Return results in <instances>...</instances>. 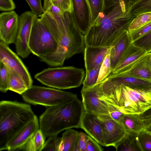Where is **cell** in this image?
Returning <instances> with one entry per match:
<instances>
[{
	"instance_id": "cell-13",
	"label": "cell",
	"mask_w": 151,
	"mask_h": 151,
	"mask_svg": "<svg viewBox=\"0 0 151 151\" xmlns=\"http://www.w3.org/2000/svg\"><path fill=\"white\" fill-rule=\"evenodd\" d=\"M19 17L14 11L0 14V39L8 45L15 43L19 25Z\"/></svg>"
},
{
	"instance_id": "cell-19",
	"label": "cell",
	"mask_w": 151,
	"mask_h": 151,
	"mask_svg": "<svg viewBox=\"0 0 151 151\" xmlns=\"http://www.w3.org/2000/svg\"><path fill=\"white\" fill-rule=\"evenodd\" d=\"M110 47L85 46L84 60L86 71L92 70L101 64L110 53Z\"/></svg>"
},
{
	"instance_id": "cell-24",
	"label": "cell",
	"mask_w": 151,
	"mask_h": 151,
	"mask_svg": "<svg viewBox=\"0 0 151 151\" xmlns=\"http://www.w3.org/2000/svg\"><path fill=\"white\" fill-rule=\"evenodd\" d=\"M45 139L42 132L39 129L31 137L21 150L41 151L45 143Z\"/></svg>"
},
{
	"instance_id": "cell-42",
	"label": "cell",
	"mask_w": 151,
	"mask_h": 151,
	"mask_svg": "<svg viewBox=\"0 0 151 151\" xmlns=\"http://www.w3.org/2000/svg\"><path fill=\"white\" fill-rule=\"evenodd\" d=\"M53 3L60 8L64 12H72V7L71 0H52Z\"/></svg>"
},
{
	"instance_id": "cell-43",
	"label": "cell",
	"mask_w": 151,
	"mask_h": 151,
	"mask_svg": "<svg viewBox=\"0 0 151 151\" xmlns=\"http://www.w3.org/2000/svg\"><path fill=\"white\" fill-rule=\"evenodd\" d=\"M99 143L92 137L88 135L86 151H102L104 150Z\"/></svg>"
},
{
	"instance_id": "cell-22",
	"label": "cell",
	"mask_w": 151,
	"mask_h": 151,
	"mask_svg": "<svg viewBox=\"0 0 151 151\" xmlns=\"http://www.w3.org/2000/svg\"><path fill=\"white\" fill-rule=\"evenodd\" d=\"M139 133L127 132L115 148L117 151H143L140 144Z\"/></svg>"
},
{
	"instance_id": "cell-12",
	"label": "cell",
	"mask_w": 151,
	"mask_h": 151,
	"mask_svg": "<svg viewBox=\"0 0 151 151\" xmlns=\"http://www.w3.org/2000/svg\"><path fill=\"white\" fill-rule=\"evenodd\" d=\"M102 82L86 90H81L82 103L85 111L97 115L109 114L106 103L99 98Z\"/></svg>"
},
{
	"instance_id": "cell-47",
	"label": "cell",
	"mask_w": 151,
	"mask_h": 151,
	"mask_svg": "<svg viewBox=\"0 0 151 151\" xmlns=\"http://www.w3.org/2000/svg\"></svg>"
},
{
	"instance_id": "cell-16",
	"label": "cell",
	"mask_w": 151,
	"mask_h": 151,
	"mask_svg": "<svg viewBox=\"0 0 151 151\" xmlns=\"http://www.w3.org/2000/svg\"><path fill=\"white\" fill-rule=\"evenodd\" d=\"M72 14L75 24L83 35L91 24L90 9L87 0H71Z\"/></svg>"
},
{
	"instance_id": "cell-28",
	"label": "cell",
	"mask_w": 151,
	"mask_h": 151,
	"mask_svg": "<svg viewBox=\"0 0 151 151\" xmlns=\"http://www.w3.org/2000/svg\"><path fill=\"white\" fill-rule=\"evenodd\" d=\"M101 64L92 70L86 71V76L83 81L81 90L87 89L96 84Z\"/></svg>"
},
{
	"instance_id": "cell-23",
	"label": "cell",
	"mask_w": 151,
	"mask_h": 151,
	"mask_svg": "<svg viewBox=\"0 0 151 151\" xmlns=\"http://www.w3.org/2000/svg\"><path fill=\"white\" fill-rule=\"evenodd\" d=\"M79 134L78 131L71 128L65 130L61 137L59 151H72Z\"/></svg>"
},
{
	"instance_id": "cell-21",
	"label": "cell",
	"mask_w": 151,
	"mask_h": 151,
	"mask_svg": "<svg viewBox=\"0 0 151 151\" xmlns=\"http://www.w3.org/2000/svg\"><path fill=\"white\" fill-rule=\"evenodd\" d=\"M151 52L147 53L130 68L122 73L137 78L151 81Z\"/></svg>"
},
{
	"instance_id": "cell-9",
	"label": "cell",
	"mask_w": 151,
	"mask_h": 151,
	"mask_svg": "<svg viewBox=\"0 0 151 151\" xmlns=\"http://www.w3.org/2000/svg\"><path fill=\"white\" fill-rule=\"evenodd\" d=\"M31 11L24 12L19 18L18 28L15 44L17 54L22 58L31 53L28 44L35 16Z\"/></svg>"
},
{
	"instance_id": "cell-40",
	"label": "cell",
	"mask_w": 151,
	"mask_h": 151,
	"mask_svg": "<svg viewBox=\"0 0 151 151\" xmlns=\"http://www.w3.org/2000/svg\"><path fill=\"white\" fill-rule=\"evenodd\" d=\"M104 102L107 106L109 115L113 119L122 124V119L125 114L119 111L112 105L107 102Z\"/></svg>"
},
{
	"instance_id": "cell-33",
	"label": "cell",
	"mask_w": 151,
	"mask_h": 151,
	"mask_svg": "<svg viewBox=\"0 0 151 151\" xmlns=\"http://www.w3.org/2000/svg\"><path fill=\"white\" fill-rule=\"evenodd\" d=\"M52 135L49 136L45 142L42 151H59L61 137Z\"/></svg>"
},
{
	"instance_id": "cell-35",
	"label": "cell",
	"mask_w": 151,
	"mask_h": 151,
	"mask_svg": "<svg viewBox=\"0 0 151 151\" xmlns=\"http://www.w3.org/2000/svg\"><path fill=\"white\" fill-rule=\"evenodd\" d=\"M132 43L136 46L145 50L147 53L151 52V30Z\"/></svg>"
},
{
	"instance_id": "cell-30",
	"label": "cell",
	"mask_w": 151,
	"mask_h": 151,
	"mask_svg": "<svg viewBox=\"0 0 151 151\" xmlns=\"http://www.w3.org/2000/svg\"><path fill=\"white\" fill-rule=\"evenodd\" d=\"M87 0L90 9L92 24L97 20L102 12L104 7V0Z\"/></svg>"
},
{
	"instance_id": "cell-4",
	"label": "cell",
	"mask_w": 151,
	"mask_h": 151,
	"mask_svg": "<svg viewBox=\"0 0 151 151\" xmlns=\"http://www.w3.org/2000/svg\"><path fill=\"white\" fill-rule=\"evenodd\" d=\"M99 98L126 114H140L151 108V87L123 84L100 91Z\"/></svg>"
},
{
	"instance_id": "cell-2",
	"label": "cell",
	"mask_w": 151,
	"mask_h": 151,
	"mask_svg": "<svg viewBox=\"0 0 151 151\" xmlns=\"http://www.w3.org/2000/svg\"><path fill=\"white\" fill-rule=\"evenodd\" d=\"M47 27L58 44L55 51L40 60L52 67L62 66L65 61L84 50V37L77 27L72 12H65L61 16L47 12L39 16Z\"/></svg>"
},
{
	"instance_id": "cell-10",
	"label": "cell",
	"mask_w": 151,
	"mask_h": 151,
	"mask_svg": "<svg viewBox=\"0 0 151 151\" xmlns=\"http://www.w3.org/2000/svg\"><path fill=\"white\" fill-rule=\"evenodd\" d=\"M0 62L17 73L23 79L28 88L33 85V81L30 74L22 60L10 49L8 45L1 40Z\"/></svg>"
},
{
	"instance_id": "cell-18",
	"label": "cell",
	"mask_w": 151,
	"mask_h": 151,
	"mask_svg": "<svg viewBox=\"0 0 151 151\" xmlns=\"http://www.w3.org/2000/svg\"><path fill=\"white\" fill-rule=\"evenodd\" d=\"M132 43L128 30H126L111 46L109 54L111 72L120 61Z\"/></svg>"
},
{
	"instance_id": "cell-5",
	"label": "cell",
	"mask_w": 151,
	"mask_h": 151,
	"mask_svg": "<svg viewBox=\"0 0 151 151\" xmlns=\"http://www.w3.org/2000/svg\"><path fill=\"white\" fill-rule=\"evenodd\" d=\"M35 115L29 104L17 101H0V151L6 150L9 141Z\"/></svg>"
},
{
	"instance_id": "cell-37",
	"label": "cell",
	"mask_w": 151,
	"mask_h": 151,
	"mask_svg": "<svg viewBox=\"0 0 151 151\" xmlns=\"http://www.w3.org/2000/svg\"><path fill=\"white\" fill-rule=\"evenodd\" d=\"M138 138L143 151H151V134L142 131L139 133Z\"/></svg>"
},
{
	"instance_id": "cell-27",
	"label": "cell",
	"mask_w": 151,
	"mask_h": 151,
	"mask_svg": "<svg viewBox=\"0 0 151 151\" xmlns=\"http://www.w3.org/2000/svg\"><path fill=\"white\" fill-rule=\"evenodd\" d=\"M151 22V12L141 13L132 21L128 27V31L134 30Z\"/></svg>"
},
{
	"instance_id": "cell-14",
	"label": "cell",
	"mask_w": 151,
	"mask_h": 151,
	"mask_svg": "<svg viewBox=\"0 0 151 151\" xmlns=\"http://www.w3.org/2000/svg\"><path fill=\"white\" fill-rule=\"evenodd\" d=\"M39 129V121L35 115L9 141L6 145V150L9 151L21 150L31 137Z\"/></svg>"
},
{
	"instance_id": "cell-26",
	"label": "cell",
	"mask_w": 151,
	"mask_h": 151,
	"mask_svg": "<svg viewBox=\"0 0 151 151\" xmlns=\"http://www.w3.org/2000/svg\"><path fill=\"white\" fill-rule=\"evenodd\" d=\"M122 124L127 132L139 133L142 131L140 121L133 114H125Z\"/></svg>"
},
{
	"instance_id": "cell-3",
	"label": "cell",
	"mask_w": 151,
	"mask_h": 151,
	"mask_svg": "<svg viewBox=\"0 0 151 151\" xmlns=\"http://www.w3.org/2000/svg\"><path fill=\"white\" fill-rule=\"evenodd\" d=\"M84 111L82 102L77 96L67 102L47 107L40 116V129L46 139L58 136L68 129L80 128Z\"/></svg>"
},
{
	"instance_id": "cell-46",
	"label": "cell",
	"mask_w": 151,
	"mask_h": 151,
	"mask_svg": "<svg viewBox=\"0 0 151 151\" xmlns=\"http://www.w3.org/2000/svg\"><path fill=\"white\" fill-rule=\"evenodd\" d=\"M127 0V1H129L132 4L133 3H134V2L136 1H137L138 0Z\"/></svg>"
},
{
	"instance_id": "cell-20",
	"label": "cell",
	"mask_w": 151,
	"mask_h": 151,
	"mask_svg": "<svg viewBox=\"0 0 151 151\" xmlns=\"http://www.w3.org/2000/svg\"><path fill=\"white\" fill-rule=\"evenodd\" d=\"M147 53L145 50L132 43L111 73L115 74L128 70Z\"/></svg>"
},
{
	"instance_id": "cell-11",
	"label": "cell",
	"mask_w": 151,
	"mask_h": 151,
	"mask_svg": "<svg viewBox=\"0 0 151 151\" xmlns=\"http://www.w3.org/2000/svg\"><path fill=\"white\" fill-rule=\"evenodd\" d=\"M98 117L102 124L105 146L115 148L127 133L123 125L109 114H100Z\"/></svg>"
},
{
	"instance_id": "cell-36",
	"label": "cell",
	"mask_w": 151,
	"mask_h": 151,
	"mask_svg": "<svg viewBox=\"0 0 151 151\" xmlns=\"http://www.w3.org/2000/svg\"><path fill=\"white\" fill-rule=\"evenodd\" d=\"M151 30V22L131 32H129L132 42L145 35Z\"/></svg>"
},
{
	"instance_id": "cell-41",
	"label": "cell",
	"mask_w": 151,
	"mask_h": 151,
	"mask_svg": "<svg viewBox=\"0 0 151 151\" xmlns=\"http://www.w3.org/2000/svg\"><path fill=\"white\" fill-rule=\"evenodd\" d=\"M29 6L31 11L35 15L39 16L43 12L41 0H25Z\"/></svg>"
},
{
	"instance_id": "cell-15",
	"label": "cell",
	"mask_w": 151,
	"mask_h": 151,
	"mask_svg": "<svg viewBox=\"0 0 151 151\" xmlns=\"http://www.w3.org/2000/svg\"><path fill=\"white\" fill-rule=\"evenodd\" d=\"M138 88L151 87V81L137 78L123 73L112 74L109 76L102 82V91L110 89L120 85Z\"/></svg>"
},
{
	"instance_id": "cell-38",
	"label": "cell",
	"mask_w": 151,
	"mask_h": 151,
	"mask_svg": "<svg viewBox=\"0 0 151 151\" xmlns=\"http://www.w3.org/2000/svg\"><path fill=\"white\" fill-rule=\"evenodd\" d=\"M88 135L83 132H79L76 142L72 149V151H86Z\"/></svg>"
},
{
	"instance_id": "cell-7",
	"label": "cell",
	"mask_w": 151,
	"mask_h": 151,
	"mask_svg": "<svg viewBox=\"0 0 151 151\" xmlns=\"http://www.w3.org/2000/svg\"><path fill=\"white\" fill-rule=\"evenodd\" d=\"M22 96L23 100L28 103L47 107L67 102L77 96L71 92L54 88L33 85Z\"/></svg>"
},
{
	"instance_id": "cell-45",
	"label": "cell",
	"mask_w": 151,
	"mask_h": 151,
	"mask_svg": "<svg viewBox=\"0 0 151 151\" xmlns=\"http://www.w3.org/2000/svg\"><path fill=\"white\" fill-rule=\"evenodd\" d=\"M143 131H146L151 134V125L145 128Z\"/></svg>"
},
{
	"instance_id": "cell-8",
	"label": "cell",
	"mask_w": 151,
	"mask_h": 151,
	"mask_svg": "<svg viewBox=\"0 0 151 151\" xmlns=\"http://www.w3.org/2000/svg\"><path fill=\"white\" fill-rule=\"evenodd\" d=\"M28 46L31 53L39 58L51 54L58 47L51 32L37 15L34 21Z\"/></svg>"
},
{
	"instance_id": "cell-31",
	"label": "cell",
	"mask_w": 151,
	"mask_h": 151,
	"mask_svg": "<svg viewBox=\"0 0 151 151\" xmlns=\"http://www.w3.org/2000/svg\"><path fill=\"white\" fill-rule=\"evenodd\" d=\"M111 73L110 58L109 54L106 56L101 65L96 83L103 82Z\"/></svg>"
},
{
	"instance_id": "cell-29",
	"label": "cell",
	"mask_w": 151,
	"mask_h": 151,
	"mask_svg": "<svg viewBox=\"0 0 151 151\" xmlns=\"http://www.w3.org/2000/svg\"><path fill=\"white\" fill-rule=\"evenodd\" d=\"M131 12L135 17L142 13L151 12V0H138L133 3Z\"/></svg>"
},
{
	"instance_id": "cell-48",
	"label": "cell",
	"mask_w": 151,
	"mask_h": 151,
	"mask_svg": "<svg viewBox=\"0 0 151 151\" xmlns=\"http://www.w3.org/2000/svg\"><path fill=\"white\" fill-rule=\"evenodd\" d=\"M52 0L53 1V0Z\"/></svg>"
},
{
	"instance_id": "cell-25",
	"label": "cell",
	"mask_w": 151,
	"mask_h": 151,
	"mask_svg": "<svg viewBox=\"0 0 151 151\" xmlns=\"http://www.w3.org/2000/svg\"><path fill=\"white\" fill-rule=\"evenodd\" d=\"M9 90L22 95L28 88L23 79L15 72L8 68Z\"/></svg>"
},
{
	"instance_id": "cell-17",
	"label": "cell",
	"mask_w": 151,
	"mask_h": 151,
	"mask_svg": "<svg viewBox=\"0 0 151 151\" xmlns=\"http://www.w3.org/2000/svg\"><path fill=\"white\" fill-rule=\"evenodd\" d=\"M80 128L83 129L99 144L105 146L102 124L98 115L85 111Z\"/></svg>"
},
{
	"instance_id": "cell-6",
	"label": "cell",
	"mask_w": 151,
	"mask_h": 151,
	"mask_svg": "<svg viewBox=\"0 0 151 151\" xmlns=\"http://www.w3.org/2000/svg\"><path fill=\"white\" fill-rule=\"evenodd\" d=\"M84 70L73 66L48 68L36 74L34 78L42 84L58 89L77 88L83 83Z\"/></svg>"
},
{
	"instance_id": "cell-32",
	"label": "cell",
	"mask_w": 151,
	"mask_h": 151,
	"mask_svg": "<svg viewBox=\"0 0 151 151\" xmlns=\"http://www.w3.org/2000/svg\"><path fill=\"white\" fill-rule=\"evenodd\" d=\"M9 72L7 67L0 62V91L6 93L9 90Z\"/></svg>"
},
{
	"instance_id": "cell-34",
	"label": "cell",
	"mask_w": 151,
	"mask_h": 151,
	"mask_svg": "<svg viewBox=\"0 0 151 151\" xmlns=\"http://www.w3.org/2000/svg\"><path fill=\"white\" fill-rule=\"evenodd\" d=\"M43 7V12H47L52 16H61L65 12L54 5L52 0H44Z\"/></svg>"
},
{
	"instance_id": "cell-1",
	"label": "cell",
	"mask_w": 151,
	"mask_h": 151,
	"mask_svg": "<svg viewBox=\"0 0 151 151\" xmlns=\"http://www.w3.org/2000/svg\"><path fill=\"white\" fill-rule=\"evenodd\" d=\"M132 3L126 0H104L102 12L84 35L85 46L110 47L134 17Z\"/></svg>"
},
{
	"instance_id": "cell-39",
	"label": "cell",
	"mask_w": 151,
	"mask_h": 151,
	"mask_svg": "<svg viewBox=\"0 0 151 151\" xmlns=\"http://www.w3.org/2000/svg\"><path fill=\"white\" fill-rule=\"evenodd\" d=\"M140 122L142 131L151 125V108L140 114H133Z\"/></svg>"
},
{
	"instance_id": "cell-44",
	"label": "cell",
	"mask_w": 151,
	"mask_h": 151,
	"mask_svg": "<svg viewBox=\"0 0 151 151\" xmlns=\"http://www.w3.org/2000/svg\"><path fill=\"white\" fill-rule=\"evenodd\" d=\"M15 7L13 0H0V10L1 11H12Z\"/></svg>"
}]
</instances>
